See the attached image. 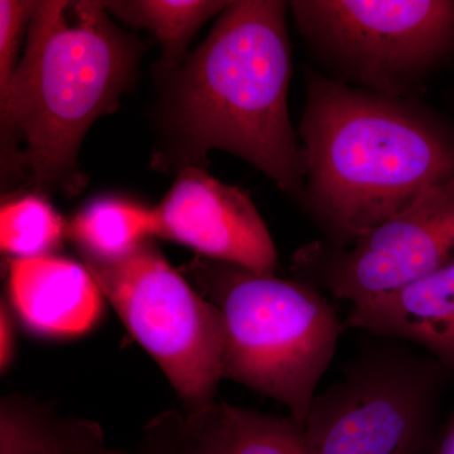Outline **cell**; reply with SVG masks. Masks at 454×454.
<instances>
[{"label":"cell","instance_id":"obj_1","mask_svg":"<svg viewBox=\"0 0 454 454\" xmlns=\"http://www.w3.org/2000/svg\"><path fill=\"white\" fill-rule=\"evenodd\" d=\"M298 137L306 160L300 206L333 247H349L454 181V124L418 98L309 70Z\"/></svg>","mask_w":454,"mask_h":454},{"label":"cell","instance_id":"obj_2","mask_svg":"<svg viewBox=\"0 0 454 454\" xmlns=\"http://www.w3.org/2000/svg\"><path fill=\"white\" fill-rule=\"evenodd\" d=\"M288 8L282 0L230 2L178 74L173 119L190 160L229 152L300 203L306 160L288 106Z\"/></svg>","mask_w":454,"mask_h":454},{"label":"cell","instance_id":"obj_3","mask_svg":"<svg viewBox=\"0 0 454 454\" xmlns=\"http://www.w3.org/2000/svg\"><path fill=\"white\" fill-rule=\"evenodd\" d=\"M136 47L107 16L103 2H37L26 52L0 106L3 158L20 143L38 186L74 175L89 128L109 113L129 82Z\"/></svg>","mask_w":454,"mask_h":454},{"label":"cell","instance_id":"obj_4","mask_svg":"<svg viewBox=\"0 0 454 454\" xmlns=\"http://www.w3.org/2000/svg\"><path fill=\"white\" fill-rule=\"evenodd\" d=\"M184 274L223 316V379L282 403L304 427L345 328L324 293L202 256Z\"/></svg>","mask_w":454,"mask_h":454},{"label":"cell","instance_id":"obj_5","mask_svg":"<svg viewBox=\"0 0 454 454\" xmlns=\"http://www.w3.org/2000/svg\"><path fill=\"white\" fill-rule=\"evenodd\" d=\"M297 31L336 82L417 98L454 57V0H294Z\"/></svg>","mask_w":454,"mask_h":454},{"label":"cell","instance_id":"obj_6","mask_svg":"<svg viewBox=\"0 0 454 454\" xmlns=\"http://www.w3.org/2000/svg\"><path fill=\"white\" fill-rule=\"evenodd\" d=\"M452 375L397 340L367 346L316 394L303 427L310 454H433Z\"/></svg>","mask_w":454,"mask_h":454},{"label":"cell","instance_id":"obj_7","mask_svg":"<svg viewBox=\"0 0 454 454\" xmlns=\"http://www.w3.org/2000/svg\"><path fill=\"white\" fill-rule=\"evenodd\" d=\"M85 267L188 405L214 399L223 379L225 325L220 310L148 241L125 258L85 260Z\"/></svg>","mask_w":454,"mask_h":454},{"label":"cell","instance_id":"obj_8","mask_svg":"<svg viewBox=\"0 0 454 454\" xmlns=\"http://www.w3.org/2000/svg\"><path fill=\"white\" fill-rule=\"evenodd\" d=\"M454 262V181L432 188L348 247L324 240L293 256L295 279L351 304L402 288Z\"/></svg>","mask_w":454,"mask_h":454},{"label":"cell","instance_id":"obj_9","mask_svg":"<svg viewBox=\"0 0 454 454\" xmlns=\"http://www.w3.org/2000/svg\"><path fill=\"white\" fill-rule=\"evenodd\" d=\"M153 216L154 236L191 247L202 258L276 271V245L249 192L199 167L179 170Z\"/></svg>","mask_w":454,"mask_h":454},{"label":"cell","instance_id":"obj_10","mask_svg":"<svg viewBox=\"0 0 454 454\" xmlns=\"http://www.w3.org/2000/svg\"><path fill=\"white\" fill-rule=\"evenodd\" d=\"M145 454H310L304 428L289 417L212 399L146 427Z\"/></svg>","mask_w":454,"mask_h":454},{"label":"cell","instance_id":"obj_11","mask_svg":"<svg viewBox=\"0 0 454 454\" xmlns=\"http://www.w3.org/2000/svg\"><path fill=\"white\" fill-rule=\"evenodd\" d=\"M343 325L384 340L415 343L454 373V262L352 304Z\"/></svg>","mask_w":454,"mask_h":454},{"label":"cell","instance_id":"obj_12","mask_svg":"<svg viewBox=\"0 0 454 454\" xmlns=\"http://www.w3.org/2000/svg\"><path fill=\"white\" fill-rule=\"evenodd\" d=\"M9 289L18 315L35 333H83L101 312L103 293L97 280L74 260L52 255L13 259Z\"/></svg>","mask_w":454,"mask_h":454},{"label":"cell","instance_id":"obj_13","mask_svg":"<svg viewBox=\"0 0 454 454\" xmlns=\"http://www.w3.org/2000/svg\"><path fill=\"white\" fill-rule=\"evenodd\" d=\"M68 231L85 260L115 262L154 236L153 208L127 200H97L74 217Z\"/></svg>","mask_w":454,"mask_h":454},{"label":"cell","instance_id":"obj_14","mask_svg":"<svg viewBox=\"0 0 454 454\" xmlns=\"http://www.w3.org/2000/svg\"><path fill=\"white\" fill-rule=\"evenodd\" d=\"M0 430V454H121L106 447L97 424L47 419L8 403Z\"/></svg>","mask_w":454,"mask_h":454},{"label":"cell","instance_id":"obj_15","mask_svg":"<svg viewBox=\"0 0 454 454\" xmlns=\"http://www.w3.org/2000/svg\"><path fill=\"white\" fill-rule=\"evenodd\" d=\"M230 2L210 0H128L103 2L109 13L153 33L162 46L164 68L178 66L193 35Z\"/></svg>","mask_w":454,"mask_h":454},{"label":"cell","instance_id":"obj_16","mask_svg":"<svg viewBox=\"0 0 454 454\" xmlns=\"http://www.w3.org/2000/svg\"><path fill=\"white\" fill-rule=\"evenodd\" d=\"M65 234L64 220L43 197L27 195L2 206L0 245L16 259L50 255Z\"/></svg>","mask_w":454,"mask_h":454},{"label":"cell","instance_id":"obj_17","mask_svg":"<svg viewBox=\"0 0 454 454\" xmlns=\"http://www.w3.org/2000/svg\"><path fill=\"white\" fill-rule=\"evenodd\" d=\"M37 2L2 0L0 2V106L7 101L20 66L23 35Z\"/></svg>","mask_w":454,"mask_h":454},{"label":"cell","instance_id":"obj_18","mask_svg":"<svg viewBox=\"0 0 454 454\" xmlns=\"http://www.w3.org/2000/svg\"><path fill=\"white\" fill-rule=\"evenodd\" d=\"M14 333L12 318L7 309L2 307L0 315V365L2 369H7L13 356Z\"/></svg>","mask_w":454,"mask_h":454},{"label":"cell","instance_id":"obj_19","mask_svg":"<svg viewBox=\"0 0 454 454\" xmlns=\"http://www.w3.org/2000/svg\"><path fill=\"white\" fill-rule=\"evenodd\" d=\"M433 454H454V411L443 428L439 429Z\"/></svg>","mask_w":454,"mask_h":454}]
</instances>
